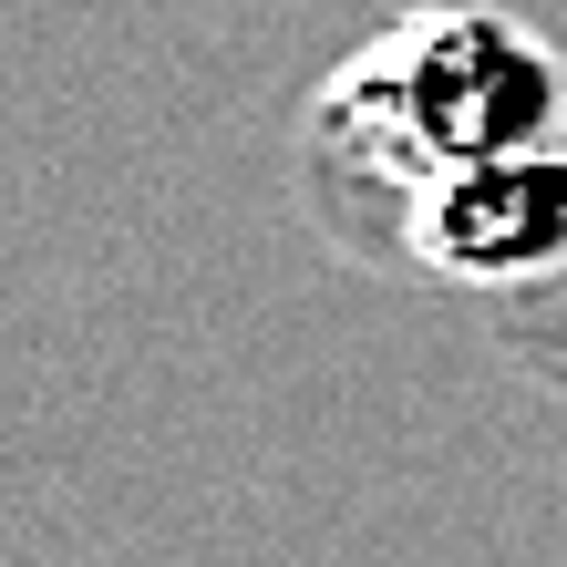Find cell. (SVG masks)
Returning a JSON list of instances; mask_svg holds the SVG:
<instances>
[{"label":"cell","instance_id":"6da1fadb","mask_svg":"<svg viewBox=\"0 0 567 567\" xmlns=\"http://www.w3.org/2000/svg\"><path fill=\"white\" fill-rule=\"evenodd\" d=\"M537 145H567V62L516 11H403L310 104V155L392 207Z\"/></svg>","mask_w":567,"mask_h":567},{"label":"cell","instance_id":"7a4b0ae2","mask_svg":"<svg viewBox=\"0 0 567 567\" xmlns=\"http://www.w3.org/2000/svg\"><path fill=\"white\" fill-rule=\"evenodd\" d=\"M403 248L433 279H464V289L567 269V145L495 155V165H464V176L423 186L403 207Z\"/></svg>","mask_w":567,"mask_h":567}]
</instances>
